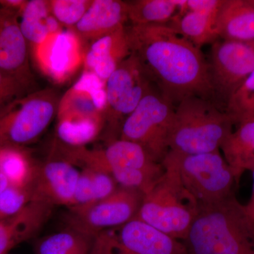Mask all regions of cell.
<instances>
[{"mask_svg":"<svg viewBox=\"0 0 254 254\" xmlns=\"http://www.w3.org/2000/svg\"><path fill=\"white\" fill-rule=\"evenodd\" d=\"M127 33L131 53L174 105L214 94L209 64L200 50L176 30L168 24L133 25Z\"/></svg>","mask_w":254,"mask_h":254,"instance_id":"obj_1","label":"cell"},{"mask_svg":"<svg viewBox=\"0 0 254 254\" xmlns=\"http://www.w3.org/2000/svg\"><path fill=\"white\" fill-rule=\"evenodd\" d=\"M182 242L188 254H254V221L234 195L199 207Z\"/></svg>","mask_w":254,"mask_h":254,"instance_id":"obj_2","label":"cell"},{"mask_svg":"<svg viewBox=\"0 0 254 254\" xmlns=\"http://www.w3.org/2000/svg\"><path fill=\"white\" fill-rule=\"evenodd\" d=\"M234 124L226 111L208 98H187L175 106L169 148L182 154L218 151L233 131Z\"/></svg>","mask_w":254,"mask_h":254,"instance_id":"obj_3","label":"cell"},{"mask_svg":"<svg viewBox=\"0 0 254 254\" xmlns=\"http://www.w3.org/2000/svg\"><path fill=\"white\" fill-rule=\"evenodd\" d=\"M163 174L143 194L136 218L176 240L183 241L198 211V205L182 185L176 168L162 162Z\"/></svg>","mask_w":254,"mask_h":254,"instance_id":"obj_4","label":"cell"},{"mask_svg":"<svg viewBox=\"0 0 254 254\" xmlns=\"http://www.w3.org/2000/svg\"><path fill=\"white\" fill-rule=\"evenodd\" d=\"M164 160L176 168L182 185L198 208L216 204L235 195L234 190L238 182L220 150L199 154H182L170 150Z\"/></svg>","mask_w":254,"mask_h":254,"instance_id":"obj_5","label":"cell"},{"mask_svg":"<svg viewBox=\"0 0 254 254\" xmlns=\"http://www.w3.org/2000/svg\"><path fill=\"white\" fill-rule=\"evenodd\" d=\"M56 92L46 89L10 102L0 108V144L25 147L36 140L58 113Z\"/></svg>","mask_w":254,"mask_h":254,"instance_id":"obj_6","label":"cell"},{"mask_svg":"<svg viewBox=\"0 0 254 254\" xmlns=\"http://www.w3.org/2000/svg\"><path fill=\"white\" fill-rule=\"evenodd\" d=\"M175 106L158 90L153 89L124 121L120 138L139 145L155 162L161 164L170 151Z\"/></svg>","mask_w":254,"mask_h":254,"instance_id":"obj_7","label":"cell"},{"mask_svg":"<svg viewBox=\"0 0 254 254\" xmlns=\"http://www.w3.org/2000/svg\"><path fill=\"white\" fill-rule=\"evenodd\" d=\"M90 254H188L182 241L135 218L95 236Z\"/></svg>","mask_w":254,"mask_h":254,"instance_id":"obj_8","label":"cell"},{"mask_svg":"<svg viewBox=\"0 0 254 254\" xmlns=\"http://www.w3.org/2000/svg\"><path fill=\"white\" fill-rule=\"evenodd\" d=\"M143 196L139 190L120 187L104 199L69 208L65 218L67 227L95 237L103 230L120 226L136 218Z\"/></svg>","mask_w":254,"mask_h":254,"instance_id":"obj_9","label":"cell"},{"mask_svg":"<svg viewBox=\"0 0 254 254\" xmlns=\"http://www.w3.org/2000/svg\"><path fill=\"white\" fill-rule=\"evenodd\" d=\"M152 81L139 60L131 53L105 81V120L112 127L127 117L153 91Z\"/></svg>","mask_w":254,"mask_h":254,"instance_id":"obj_10","label":"cell"},{"mask_svg":"<svg viewBox=\"0 0 254 254\" xmlns=\"http://www.w3.org/2000/svg\"><path fill=\"white\" fill-rule=\"evenodd\" d=\"M214 94L227 103L254 71V41H216L209 65Z\"/></svg>","mask_w":254,"mask_h":254,"instance_id":"obj_11","label":"cell"},{"mask_svg":"<svg viewBox=\"0 0 254 254\" xmlns=\"http://www.w3.org/2000/svg\"><path fill=\"white\" fill-rule=\"evenodd\" d=\"M81 41L71 29H62L31 50L40 69L56 83L71 77L83 61Z\"/></svg>","mask_w":254,"mask_h":254,"instance_id":"obj_12","label":"cell"},{"mask_svg":"<svg viewBox=\"0 0 254 254\" xmlns=\"http://www.w3.org/2000/svg\"><path fill=\"white\" fill-rule=\"evenodd\" d=\"M80 172L66 159H51L37 164L30 183L32 200L70 207Z\"/></svg>","mask_w":254,"mask_h":254,"instance_id":"obj_13","label":"cell"},{"mask_svg":"<svg viewBox=\"0 0 254 254\" xmlns=\"http://www.w3.org/2000/svg\"><path fill=\"white\" fill-rule=\"evenodd\" d=\"M19 14L0 6V69L28 86L33 82L28 45L19 26Z\"/></svg>","mask_w":254,"mask_h":254,"instance_id":"obj_14","label":"cell"},{"mask_svg":"<svg viewBox=\"0 0 254 254\" xmlns=\"http://www.w3.org/2000/svg\"><path fill=\"white\" fill-rule=\"evenodd\" d=\"M128 4L120 0H93L77 24L71 28L81 41L93 43L125 27Z\"/></svg>","mask_w":254,"mask_h":254,"instance_id":"obj_15","label":"cell"},{"mask_svg":"<svg viewBox=\"0 0 254 254\" xmlns=\"http://www.w3.org/2000/svg\"><path fill=\"white\" fill-rule=\"evenodd\" d=\"M53 205L31 200L21 211L0 221V254L31 240L49 220Z\"/></svg>","mask_w":254,"mask_h":254,"instance_id":"obj_16","label":"cell"},{"mask_svg":"<svg viewBox=\"0 0 254 254\" xmlns=\"http://www.w3.org/2000/svg\"><path fill=\"white\" fill-rule=\"evenodd\" d=\"M131 54L125 26L91 43L83 58L84 71L94 73L105 82Z\"/></svg>","mask_w":254,"mask_h":254,"instance_id":"obj_17","label":"cell"},{"mask_svg":"<svg viewBox=\"0 0 254 254\" xmlns=\"http://www.w3.org/2000/svg\"><path fill=\"white\" fill-rule=\"evenodd\" d=\"M215 31L221 40L254 41V6L250 0H222Z\"/></svg>","mask_w":254,"mask_h":254,"instance_id":"obj_18","label":"cell"},{"mask_svg":"<svg viewBox=\"0 0 254 254\" xmlns=\"http://www.w3.org/2000/svg\"><path fill=\"white\" fill-rule=\"evenodd\" d=\"M19 26L31 50L63 29L50 11L49 1L30 0L19 14Z\"/></svg>","mask_w":254,"mask_h":254,"instance_id":"obj_19","label":"cell"},{"mask_svg":"<svg viewBox=\"0 0 254 254\" xmlns=\"http://www.w3.org/2000/svg\"><path fill=\"white\" fill-rule=\"evenodd\" d=\"M220 150L239 183L243 173L250 170L254 163V118L238 123Z\"/></svg>","mask_w":254,"mask_h":254,"instance_id":"obj_20","label":"cell"},{"mask_svg":"<svg viewBox=\"0 0 254 254\" xmlns=\"http://www.w3.org/2000/svg\"><path fill=\"white\" fill-rule=\"evenodd\" d=\"M216 16L181 9L168 25L200 49L219 39L215 31Z\"/></svg>","mask_w":254,"mask_h":254,"instance_id":"obj_21","label":"cell"},{"mask_svg":"<svg viewBox=\"0 0 254 254\" xmlns=\"http://www.w3.org/2000/svg\"><path fill=\"white\" fill-rule=\"evenodd\" d=\"M36 165L25 147L3 145L0 150V174L10 186L28 188Z\"/></svg>","mask_w":254,"mask_h":254,"instance_id":"obj_22","label":"cell"},{"mask_svg":"<svg viewBox=\"0 0 254 254\" xmlns=\"http://www.w3.org/2000/svg\"><path fill=\"white\" fill-rule=\"evenodd\" d=\"M186 0H136L128 1V20L133 25L168 24Z\"/></svg>","mask_w":254,"mask_h":254,"instance_id":"obj_23","label":"cell"},{"mask_svg":"<svg viewBox=\"0 0 254 254\" xmlns=\"http://www.w3.org/2000/svg\"><path fill=\"white\" fill-rule=\"evenodd\" d=\"M95 237L73 228L42 238L36 246V254H90Z\"/></svg>","mask_w":254,"mask_h":254,"instance_id":"obj_24","label":"cell"},{"mask_svg":"<svg viewBox=\"0 0 254 254\" xmlns=\"http://www.w3.org/2000/svg\"><path fill=\"white\" fill-rule=\"evenodd\" d=\"M104 123V117L58 118L57 135L64 145L75 148L83 147L99 135Z\"/></svg>","mask_w":254,"mask_h":254,"instance_id":"obj_25","label":"cell"},{"mask_svg":"<svg viewBox=\"0 0 254 254\" xmlns=\"http://www.w3.org/2000/svg\"><path fill=\"white\" fill-rule=\"evenodd\" d=\"M226 112L235 123L254 118V71L232 95Z\"/></svg>","mask_w":254,"mask_h":254,"instance_id":"obj_26","label":"cell"},{"mask_svg":"<svg viewBox=\"0 0 254 254\" xmlns=\"http://www.w3.org/2000/svg\"><path fill=\"white\" fill-rule=\"evenodd\" d=\"M93 0H51L49 1L50 11L62 25L72 28L77 24Z\"/></svg>","mask_w":254,"mask_h":254,"instance_id":"obj_27","label":"cell"},{"mask_svg":"<svg viewBox=\"0 0 254 254\" xmlns=\"http://www.w3.org/2000/svg\"><path fill=\"white\" fill-rule=\"evenodd\" d=\"M32 200L29 188L9 186L0 193V221L14 216Z\"/></svg>","mask_w":254,"mask_h":254,"instance_id":"obj_28","label":"cell"},{"mask_svg":"<svg viewBox=\"0 0 254 254\" xmlns=\"http://www.w3.org/2000/svg\"><path fill=\"white\" fill-rule=\"evenodd\" d=\"M30 87L0 69V108L28 94Z\"/></svg>","mask_w":254,"mask_h":254,"instance_id":"obj_29","label":"cell"},{"mask_svg":"<svg viewBox=\"0 0 254 254\" xmlns=\"http://www.w3.org/2000/svg\"><path fill=\"white\" fill-rule=\"evenodd\" d=\"M93 200V182L91 170L83 168L80 172L71 205L68 208L84 206L91 204Z\"/></svg>","mask_w":254,"mask_h":254,"instance_id":"obj_30","label":"cell"},{"mask_svg":"<svg viewBox=\"0 0 254 254\" xmlns=\"http://www.w3.org/2000/svg\"><path fill=\"white\" fill-rule=\"evenodd\" d=\"M88 169L91 170L93 188V200L91 204L110 196L120 187L109 174L91 168Z\"/></svg>","mask_w":254,"mask_h":254,"instance_id":"obj_31","label":"cell"},{"mask_svg":"<svg viewBox=\"0 0 254 254\" xmlns=\"http://www.w3.org/2000/svg\"><path fill=\"white\" fill-rule=\"evenodd\" d=\"M222 3V0H186L182 9L203 14L217 15Z\"/></svg>","mask_w":254,"mask_h":254,"instance_id":"obj_32","label":"cell"},{"mask_svg":"<svg viewBox=\"0 0 254 254\" xmlns=\"http://www.w3.org/2000/svg\"><path fill=\"white\" fill-rule=\"evenodd\" d=\"M26 2V0H0V6L16 11L20 14Z\"/></svg>","mask_w":254,"mask_h":254,"instance_id":"obj_33","label":"cell"},{"mask_svg":"<svg viewBox=\"0 0 254 254\" xmlns=\"http://www.w3.org/2000/svg\"><path fill=\"white\" fill-rule=\"evenodd\" d=\"M245 207L249 216L254 221V199L250 200L248 204L245 205Z\"/></svg>","mask_w":254,"mask_h":254,"instance_id":"obj_34","label":"cell"},{"mask_svg":"<svg viewBox=\"0 0 254 254\" xmlns=\"http://www.w3.org/2000/svg\"><path fill=\"white\" fill-rule=\"evenodd\" d=\"M9 186V182H8L7 180L5 178L4 175L0 174V193H1L5 189L7 188Z\"/></svg>","mask_w":254,"mask_h":254,"instance_id":"obj_35","label":"cell"},{"mask_svg":"<svg viewBox=\"0 0 254 254\" xmlns=\"http://www.w3.org/2000/svg\"><path fill=\"white\" fill-rule=\"evenodd\" d=\"M253 175V189H252V196H251L250 200L254 199V168L253 170H251Z\"/></svg>","mask_w":254,"mask_h":254,"instance_id":"obj_36","label":"cell"},{"mask_svg":"<svg viewBox=\"0 0 254 254\" xmlns=\"http://www.w3.org/2000/svg\"><path fill=\"white\" fill-rule=\"evenodd\" d=\"M250 2L252 3V5L254 6V0H250Z\"/></svg>","mask_w":254,"mask_h":254,"instance_id":"obj_37","label":"cell"},{"mask_svg":"<svg viewBox=\"0 0 254 254\" xmlns=\"http://www.w3.org/2000/svg\"><path fill=\"white\" fill-rule=\"evenodd\" d=\"M254 168V163L253 166H252V169H251L250 171H251V170H253Z\"/></svg>","mask_w":254,"mask_h":254,"instance_id":"obj_38","label":"cell"},{"mask_svg":"<svg viewBox=\"0 0 254 254\" xmlns=\"http://www.w3.org/2000/svg\"><path fill=\"white\" fill-rule=\"evenodd\" d=\"M3 145L0 144V150H1V148H2Z\"/></svg>","mask_w":254,"mask_h":254,"instance_id":"obj_39","label":"cell"}]
</instances>
